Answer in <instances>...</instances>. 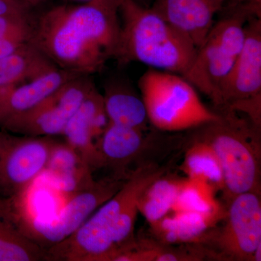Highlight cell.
<instances>
[{"label":"cell","instance_id":"cell-10","mask_svg":"<svg viewBox=\"0 0 261 261\" xmlns=\"http://www.w3.org/2000/svg\"><path fill=\"white\" fill-rule=\"evenodd\" d=\"M94 87L89 75L75 77L35 107L5 122L0 129L30 137L62 136L70 118Z\"/></svg>","mask_w":261,"mask_h":261},{"label":"cell","instance_id":"cell-30","mask_svg":"<svg viewBox=\"0 0 261 261\" xmlns=\"http://www.w3.org/2000/svg\"><path fill=\"white\" fill-rule=\"evenodd\" d=\"M25 3H27L29 6H34L40 4V3H44V2L47 1V0H23Z\"/></svg>","mask_w":261,"mask_h":261},{"label":"cell","instance_id":"cell-28","mask_svg":"<svg viewBox=\"0 0 261 261\" xmlns=\"http://www.w3.org/2000/svg\"><path fill=\"white\" fill-rule=\"evenodd\" d=\"M30 44L25 41L0 38V58H5L21 50Z\"/></svg>","mask_w":261,"mask_h":261},{"label":"cell","instance_id":"cell-4","mask_svg":"<svg viewBox=\"0 0 261 261\" xmlns=\"http://www.w3.org/2000/svg\"><path fill=\"white\" fill-rule=\"evenodd\" d=\"M219 119L197 127L195 135L207 142L219 159L228 200L247 192L260 193V130L245 117L219 113Z\"/></svg>","mask_w":261,"mask_h":261},{"label":"cell","instance_id":"cell-24","mask_svg":"<svg viewBox=\"0 0 261 261\" xmlns=\"http://www.w3.org/2000/svg\"><path fill=\"white\" fill-rule=\"evenodd\" d=\"M215 191L214 187L205 182L184 178L171 211L206 213L222 208L215 198Z\"/></svg>","mask_w":261,"mask_h":261},{"label":"cell","instance_id":"cell-29","mask_svg":"<svg viewBox=\"0 0 261 261\" xmlns=\"http://www.w3.org/2000/svg\"><path fill=\"white\" fill-rule=\"evenodd\" d=\"M78 1L83 2V3H87V2L92 1H99L104 2V3H114V4L120 5L121 0H78Z\"/></svg>","mask_w":261,"mask_h":261},{"label":"cell","instance_id":"cell-26","mask_svg":"<svg viewBox=\"0 0 261 261\" xmlns=\"http://www.w3.org/2000/svg\"><path fill=\"white\" fill-rule=\"evenodd\" d=\"M225 8L228 11L240 10L252 16L260 17L261 15V0H227Z\"/></svg>","mask_w":261,"mask_h":261},{"label":"cell","instance_id":"cell-17","mask_svg":"<svg viewBox=\"0 0 261 261\" xmlns=\"http://www.w3.org/2000/svg\"><path fill=\"white\" fill-rule=\"evenodd\" d=\"M225 214L223 207L206 213L171 211L151 228L163 243L200 244L207 233L222 221Z\"/></svg>","mask_w":261,"mask_h":261},{"label":"cell","instance_id":"cell-21","mask_svg":"<svg viewBox=\"0 0 261 261\" xmlns=\"http://www.w3.org/2000/svg\"><path fill=\"white\" fill-rule=\"evenodd\" d=\"M187 247H170L168 244L149 240H135L123 252L121 261H199L208 256L207 250L200 244Z\"/></svg>","mask_w":261,"mask_h":261},{"label":"cell","instance_id":"cell-13","mask_svg":"<svg viewBox=\"0 0 261 261\" xmlns=\"http://www.w3.org/2000/svg\"><path fill=\"white\" fill-rule=\"evenodd\" d=\"M227 0H154L151 8L198 48Z\"/></svg>","mask_w":261,"mask_h":261},{"label":"cell","instance_id":"cell-19","mask_svg":"<svg viewBox=\"0 0 261 261\" xmlns=\"http://www.w3.org/2000/svg\"><path fill=\"white\" fill-rule=\"evenodd\" d=\"M182 170L187 178L205 182L216 190H224L222 168L216 152L207 142L196 135L187 149Z\"/></svg>","mask_w":261,"mask_h":261},{"label":"cell","instance_id":"cell-23","mask_svg":"<svg viewBox=\"0 0 261 261\" xmlns=\"http://www.w3.org/2000/svg\"><path fill=\"white\" fill-rule=\"evenodd\" d=\"M45 252L0 212V261L45 260Z\"/></svg>","mask_w":261,"mask_h":261},{"label":"cell","instance_id":"cell-12","mask_svg":"<svg viewBox=\"0 0 261 261\" xmlns=\"http://www.w3.org/2000/svg\"><path fill=\"white\" fill-rule=\"evenodd\" d=\"M108 123L102 94L94 87L70 118L62 135L65 142L83 158L92 172L102 168L97 142Z\"/></svg>","mask_w":261,"mask_h":261},{"label":"cell","instance_id":"cell-16","mask_svg":"<svg viewBox=\"0 0 261 261\" xmlns=\"http://www.w3.org/2000/svg\"><path fill=\"white\" fill-rule=\"evenodd\" d=\"M44 171L56 190L68 195L84 191L97 181L87 163L66 142L55 141Z\"/></svg>","mask_w":261,"mask_h":261},{"label":"cell","instance_id":"cell-8","mask_svg":"<svg viewBox=\"0 0 261 261\" xmlns=\"http://www.w3.org/2000/svg\"><path fill=\"white\" fill-rule=\"evenodd\" d=\"M126 179L111 177L96 181L93 186L71 195L53 218L37 215L13 218V223L28 238L47 250L75 232L94 211L113 197Z\"/></svg>","mask_w":261,"mask_h":261},{"label":"cell","instance_id":"cell-9","mask_svg":"<svg viewBox=\"0 0 261 261\" xmlns=\"http://www.w3.org/2000/svg\"><path fill=\"white\" fill-rule=\"evenodd\" d=\"M219 229H211L200 245L212 246L209 257L224 260L254 261L261 245L260 193L247 192L233 196Z\"/></svg>","mask_w":261,"mask_h":261},{"label":"cell","instance_id":"cell-14","mask_svg":"<svg viewBox=\"0 0 261 261\" xmlns=\"http://www.w3.org/2000/svg\"><path fill=\"white\" fill-rule=\"evenodd\" d=\"M79 75H82L56 67L32 80L0 87V128L10 118L35 107L63 84Z\"/></svg>","mask_w":261,"mask_h":261},{"label":"cell","instance_id":"cell-27","mask_svg":"<svg viewBox=\"0 0 261 261\" xmlns=\"http://www.w3.org/2000/svg\"><path fill=\"white\" fill-rule=\"evenodd\" d=\"M29 8L23 0H0V15H29Z\"/></svg>","mask_w":261,"mask_h":261},{"label":"cell","instance_id":"cell-2","mask_svg":"<svg viewBox=\"0 0 261 261\" xmlns=\"http://www.w3.org/2000/svg\"><path fill=\"white\" fill-rule=\"evenodd\" d=\"M118 12L121 32L115 59L122 64L138 62L152 69L186 73L197 49L190 38L135 0H121Z\"/></svg>","mask_w":261,"mask_h":261},{"label":"cell","instance_id":"cell-7","mask_svg":"<svg viewBox=\"0 0 261 261\" xmlns=\"http://www.w3.org/2000/svg\"><path fill=\"white\" fill-rule=\"evenodd\" d=\"M213 103L218 108V113H237L260 129V17L249 18L243 49L220 86Z\"/></svg>","mask_w":261,"mask_h":261},{"label":"cell","instance_id":"cell-18","mask_svg":"<svg viewBox=\"0 0 261 261\" xmlns=\"http://www.w3.org/2000/svg\"><path fill=\"white\" fill-rule=\"evenodd\" d=\"M108 123L148 130L149 121L141 94L125 83L113 82L102 94Z\"/></svg>","mask_w":261,"mask_h":261},{"label":"cell","instance_id":"cell-20","mask_svg":"<svg viewBox=\"0 0 261 261\" xmlns=\"http://www.w3.org/2000/svg\"><path fill=\"white\" fill-rule=\"evenodd\" d=\"M56 67L29 44L11 56L0 58V87L32 80Z\"/></svg>","mask_w":261,"mask_h":261},{"label":"cell","instance_id":"cell-15","mask_svg":"<svg viewBox=\"0 0 261 261\" xmlns=\"http://www.w3.org/2000/svg\"><path fill=\"white\" fill-rule=\"evenodd\" d=\"M147 130L108 123L98 139L97 147L102 167L114 171L113 177L126 179L125 170L145 152L150 142Z\"/></svg>","mask_w":261,"mask_h":261},{"label":"cell","instance_id":"cell-31","mask_svg":"<svg viewBox=\"0 0 261 261\" xmlns=\"http://www.w3.org/2000/svg\"><path fill=\"white\" fill-rule=\"evenodd\" d=\"M137 3H140V4L142 5H145V6L148 7V5L147 4V0H135Z\"/></svg>","mask_w":261,"mask_h":261},{"label":"cell","instance_id":"cell-6","mask_svg":"<svg viewBox=\"0 0 261 261\" xmlns=\"http://www.w3.org/2000/svg\"><path fill=\"white\" fill-rule=\"evenodd\" d=\"M250 17L244 10H231L216 20L182 75L212 102L243 49Z\"/></svg>","mask_w":261,"mask_h":261},{"label":"cell","instance_id":"cell-5","mask_svg":"<svg viewBox=\"0 0 261 261\" xmlns=\"http://www.w3.org/2000/svg\"><path fill=\"white\" fill-rule=\"evenodd\" d=\"M149 123L162 132L194 129L219 119L181 75L149 68L139 81Z\"/></svg>","mask_w":261,"mask_h":261},{"label":"cell","instance_id":"cell-22","mask_svg":"<svg viewBox=\"0 0 261 261\" xmlns=\"http://www.w3.org/2000/svg\"><path fill=\"white\" fill-rule=\"evenodd\" d=\"M182 181L180 178L165 176L164 173L145 189L139 200V213L150 226L171 213Z\"/></svg>","mask_w":261,"mask_h":261},{"label":"cell","instance_id":"cell-25","mask_svg":"<svg viewBox=\"0 0 261 261\" xmlns=\"http://www.w3.org/2000/svg\"><path fill=\"white\" fill-rule=\"evenodd\" d=\"M32 28L29 15H0V38L30 43Z\"/></svg>","mask_w":261,"mask_h":261},{"label":"cell","instance_id":"cell-3","mask_svg":"<svg viewBox=\"0 0 261 261\" xmlns=\"http://www.w3.org/2000/svg\"><path fill=\"white\" fill-rule=\"evenodd\" d=\"M165 171L152 163L136 168L123 186L106 201L75 232L45 252V260L112 261L113 238L127 207L139 200L145 189Z\"/></svg>","mask_w":261,"mask_h":261},{"label":"cell","instance_id":"cell-1","mask_svg":"<svg viewBox=\"0 0 261 261\" xmlns=\"http://www.w3.org/2000/svg\"><path fill=\"white\" fill-rule=\"evenodd\" d=\"M119 5L92 1L54 7L33 22L30 44L61 69L98 73L116 56Z\"/></svg>","mask_w":261,"mask_h":261},{"label":"cell","instance_id":"cell-11","mask_svg":"<svg viewBox=\"0 0 261 261\" xmlns=\"http://www.w3.org/2000/svg\"><path fill=\"white\" fill-rule=\"evenodd\" d=\"M55 140L0 129V194L12 197L25 191L44 171Z\"/></svg>","mask_w":261,"mask_h":261}]
</instances>
